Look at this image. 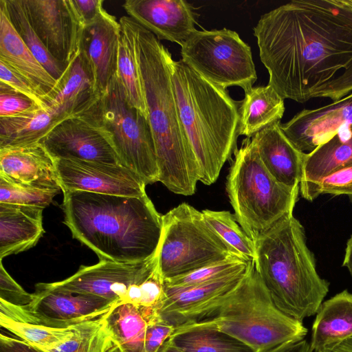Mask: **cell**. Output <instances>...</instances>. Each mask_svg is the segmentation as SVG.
I'll use <instances>...</instances> for the list:
<instances>
[{"label": "cell", "instance_id": "cell-38", "mask_svg": "<svg viewBox=\"0 0 352 352\" xmlns=\"http://www.w3.org/2000/svg\"><path fill=\"white\" fill-rule=\"evenodd\" d=\"M301 196L314 201L319 195H347L352 197V163L336 169L300 192Z\"/></svg>", "mask_w": 352, "mask_h": 352}, {"label": "cell", "instance_id": "cell-36", "mask_svg": "<svg viewBox=\"0 0 352 352\" xmlns=\"http://www.w3.org/2000/svg\"><path fill=\"white\" fill-rule=\"evenodd\" d=\"M250 261L232 256L188 274L165 280L169 287H181L215 280L246 268Z\"/></svg>", "mask_w": 352, "mask_h": 352}, {"label": "cell", "instance_id": "cell-44", "mask_svg": "<svg viewBox=\"0 0 352 352\" xmlns=\"http://www.w3.org/2000/svg\"><path fill=\"white\" fill-rule=\"evenodd\" d=\"M72 2L83 25L96 19L104 9L103 0H72Z\"/></svg>", "mask_w": 352, "mask_h": 352}, {"label": "cell", "instance_id": "cell-29", "mask_svg": "<svg viewBox=\"0 0 352 352\" xmlns=\"http://www.w3.org/2000/svg\"><path fill=\"white\" fill-rule=\"evenodd\" d=\"M350 163H352V125L341 127L332 139L307 153L300 182V192Z\"/></svg>", "mask_w": 352, "mask_h": 352}, {"label": "cell", "instance_id": "cell-20", "mask_svg": "<svg viewBox=\"0 0 352 352\" xmlns=\"http://www.w3.org/2000/svg\"><path fill=\"white\" fill-rule=\"evenodd\" d=\"M0 175L14 182L61 190L55 160L41 142L0 148Z\"/></svg>", "mask_w": 352, "mask_h": 352}, {"label": "cell", "instance_id": "cell-28", "mask_svg": "<svg viewBox=\"0 0 352 352\" xmlns=\"http://www.w3.org/2000/svg\"><path fill=\"white\" fill-rule=\"evenodd\" d=\"M167 342L184 352H256L220 330L210 318L176 327Z\"/></svg>", "mask_w": 352, "mask_h": 352}, {"label": "cell", "instance_id": "cell-12", "mask_svg": "<svg viewBox=\"0 0 352 352\" xmlns=\"http://www.w3.org/2000/svg\"><path fill=\"white\" fill-rule=\"evenodd\" d=\"M41 143L54 160L78 159L123 165L110 133L86 113L61 122Z\"/></svg>", "mask_w": 352, "mask_h": 352}, {"label": "cell", "instance_id": "cell-13", "mask_svg": "<svg viewBox=\"0 0 352 352\" xmlns=\"http://www.w3.org/2000/svg\"><path fill=\"white\" fill-rule=\"evenodd\" d=\"M28 18L50 54L65 68L78 54L83 24L72 0H22Z\"/></svg>", "mask_w": 352, "mask_h": 352}, {"label": "cell", "instance_id": "cell-10", "mask_svg": "<svg viewBox=\"0 0 352 352\" xmlns=\"http://www.w3.org/2000/svg\"><path fill=\"white\" fill-rule=\"evenodd\" d=\"M182 60L210 82L247 91L257 79L250 46L233 30H197L181 45Z\"/></svg>", "mask_w": 352, "mask_h": 352}, {"label": "cell", "instance_id": "cell-22", "mask_svg": "<svg viewBox=\"0 0 352 352\" xmlns=\"http://www.w3.org/2000/svg\"><path fill=\"white\" fill-rule=\"evenodd\" d=\"M98 95L91 72L79 51L45 100L58 115L67 119L80 113Z\"/></svg>", "mask_w": 352, "mask_h": 352}, {"label": "cell", "instance_id": "cell-11", "mask_svg": "<svg viewBox=\"0 0 352 352\" xmlns=\"http://www.w3.org/2000/svg\"><path fill=\"white\" fill-rule=\"evenodd\" d=\"M34 298L26 306L0 301V316L34 324L66 328L102 316L116 302L96 295L71 292L40 283Z\"/></svg>", "mask_w": 352, "mask_h": 352}, {"label": "cell", "instance_id": "cell-39", "mask_svg": "<svg viewBox=\"0 0 352 352\" xmlns=\"http://www.w3.org/2000/svg\"><path fill=\"white\" fill-rule=\"evenodd\" d=\"M0 82L25 95L40 107L47 106L45 94L26 78L0 60Z\"/></svg>", "mask_w": 352, "mask_h": 352}, {"label": "cell", "instance_id": "cell-2", "mask_svg": "<svg viewBox=\"0 0 352 352\" xmlns=\"http://www.w3.org/2000/svg\"><path fill=\"white\" fill-rule=\"evenodd\" d=\"M64 223L100 261L134 263L158 251L163 219L147 196L63 192Z\"/></svg>", "mask_w": 352, "mask_h": 352}, {"label": "cell", "instance_id": "cell-25", "mask_svg": "<svg viewBox=\"0 0 352 352\" xmlns=\"http://www.w3.org/2000/svg\"><path fill=\"white\" fill-rule=\"evenodd\" d=\"M157 316V313L153 309L120 301L103 315V319L120 352H145L146 327L148 321Z\"/></svg>", "mask_w": 352, "mask_h": 352}, {"label": "cell", "instance_id": "cell-14", "mask_svg": "<svg viewBox=\"0 0 352 352\" xmlns=\"http://www.w3.org/2000/svg\"><path fill=\"white\" fill-rule=\"evenodd\" d=\"M158 264L159 250L153 256L143 261H100L93 265H82L69 278L50 285L56 289L96 295L116 302L124 301L130 288L147 276Z\"/></svg>", "mask_w": 352, "mask_h": 352}, {"label": "cell", "instance_id": "cell-19", "mask_svg": "<svg viewBox=\"0 0 352 352\" xmlns=\"http://www.w3.org/2000/svg\"><path fill=\"white\" fill-rule=\"evenodd\" d=\"M122 7L159 39L181 45L196 30L195 13L184 0H126Z\"/></svg>", "mask_w": 352, "mask_h": 352}, {"label": "cell", "instance_id": "cell-35", "mask_svg": "<svg viewBox=\"0 0 352 352\" xmlns=\"http://www.w3.org/2000/svg\"><path fill=\"white\" fill-rule=\"evenodd\" d=\"M0 325L21 340L49 351L70 339L75 324L66 328H56L16 321L0 316Z\"/></svg>", "mask_w": 352, "mask_h": 352}, {"label": "cell", "instance_id": "cell-48", "mask_svg": "<svg viewBox=\"0 0 352 352\" xmlns=\"http://www.w3.org/2000/svg\"><path fill=\"white\" fill-rule=\"evenodd\" d=\"M342 266L348 270L352 276V235L346 242Z\"/></svg>", "mask_w": 352, "mask_h": 352}, {"label": "cell", "instance_id": "cell-40", "mask_svg": "<svg viewBox=\"0 0 352 352\" xmlns=\"http://www.w3.org/2000/svg\"><path fill=\"white\" fill-rule=\"evenodd\" d=\"M37 105L25 95L0 82V118L25 113Z\"/></svg>", "mask_w": 352, "mask_h": 352}, {"label": "cell", "instance_id": "cell-43", "mask_svg": "<svg viewBox=\"0 0 352 352\" xmlns=\"http://www.w3.org/2000/svg\"><path fill=\"white\" fill-rule=\"evenodd\" d=\"M175 330L173 325L162 320L159 316L151 319L146 329L145 352H159Z\"/></svg>", "mask_w": 352, "mask_h": 352}, {"label": "cell", "instance_id": "cell-30", "mask_svg": "<svg viewBox=\"0 0 352 352\" xmlns=\"http://www.w3.org/2000/svg\"><path fill=\"white\" fill-rule=\"evenodd\" d=\"M284 112V99L271 85L252 87L240 102L239 135L252 138L280 122Z\"/></svg>", "mask_w": 352, "mask_h": 352}, {"label": "cell", "instance_id": "cell-8", "mask_svg": "<svg viewBox=\"0 0 352 352\" xmlns=\"http://www.w3.org/2000/svg\"><path fill=\"white\" fill-rule=\"evenodd\" d=\"M91 116L110 133L122 164L146 185L159 182L154 140L148 118L128 102L116 74L104 92L80 113ZM78 114V115H79Z\"/></svg>", "mask_w": 352, "mask_h": 352}, {"label": "cell", "instance_id": "cell-15", "mask_svg": "<svg viewBox=\"0 0 352 352\" xmlns=\"http://www.w3.org/2000/svg\"><path fill=\"white\" fill-rule=\"evenodd\" d=\"M55 164L63 192L86 191L124 196L146 194L144 181L122 164L78 159H57Z\"/></svg>", "mask_w": 352, "mask_h": 352}, {"label": "cell", "instance_id": "cell-17", "mask_svg": "<svg viewBox=\"0 0 352 352\" xmlns=\"http://www.w3.org/2000/svg\"><path fill=\"white\" fill-rule=\"evenodd\" d=\"M347 125H352V92L326 106L305 109L280 124V127L289 141L307 153L327 142Z\"/></svg>", "mask_w": 352, "mask_h": 352}, {"label": "cell", "instance_id": "cell-47", "mask_svg": "<svg viewBox=\"0 0 352 352\" xmlns=\"http://www.w3.org/2000/svg\"><path fill=\"white\" fill-rule=\"evenodd\" d=\"M315 352H352V337L326 346Z\"/></svg>", "mask_w": 352, "mask_h": 352}, {"label": "cell", "instance_id": "cell-23", "mask_svg": "<svg viewBox=\"0 0 352 352\" xmlns=\"http://www.w3.org/2000/svg\"><path fill=\"white\" fill-rule=\"evenodd\" d=\"M44 208L0 203V260L34 247L45 230Z\"/></svg>", "mask_w": 352, "mask_h": 352}, {"label": "cell", "instance_id": "cell-50", "mask_svg": "<svg viewBox=\"0 0 352 352\" xmlns=\"http://www.w3.org/2000/svg\"><path fill=\"white\" fill-rule=\"evenodd\" d=\"M109 352H120L118 349L114 345L109 351Z\"/></svg>", "mask_w": 352, "mask_h": 352}, {"label": "cell", "instance_id": "cell-9", "mask_svg": "<svg viewBox=\"0 0 352 352\" xmlns=\"http://www.w3.org/2000/svg\"><path fill=\"white\" fill-rule=\"evenodd\" d=\"M162 219L159 261L164 280L239 256L206 223L202 212L186 203L173 208Z\"/></svg>", "mask_w": 352, "mask_h": 352}, {"label": "cell", "instance_id": "cell-5", "mask_svg": "<svg viewBox=\"0 0 352 352\" xmlns=\"http://www.w3.org/2000/svg\"><path fill=\"white\" fill-rule=\"evenodd\" d=\"M255 269L274 305L302 321L316 314L329 289L320 277L304 227L289 212L255 241Z\"/></svg>", "mask_w": 352, "mask_h": 352}, {"label": "cell", "instance_id": "cell-46", "mask_svg": "<svg viewBox=\"0 0 352 352\" xmlns=\"http://www.w3.org/2000/svg\"><path fill=\"white\" fill-rule=\"evenodd\" d=\"M256 352H313V350L310 344L303 339L288 342L271 349L260 350Z\"/></svg>", "mask_w": 352, "mask_h": 352}, {"label": "cell", "instance_id": "cell-45", "mask_svg": "<svg viewBox=\"0 0 352 352\" xmlns=\"http://www.w3.org/2000/svg\"><path fill=\"white\" fill-rule=\"evenodd\" d=\"M0 352H47L21 339L0 334Z\"/></svg>", "mask_w": 352, "mask_h": 352}, {"label": "cell", "instance_id": "cell-26", "mask_svg": "<svg viewBox=\"0 0 352 352\" xmlns=\"http://www.w3.org/2000/svg\"><path fill=\"white\" fill-rule=\"evenodd\" d=\"M352 337V293L347 289L322 302L311 328L310 346L316 351Z\"/></svg>", "mask_w": 352, "mask_h": 352}, {"label": "cell", "instance_id": "cell-4", "mask_svg": "<svg viewBox=\"0 0 352 352\" xmlns=\"http://www.w3.org/2000/svg\"><path fill=\"white\" fill-rule=\"evenodd\" d=\"M171 79L182 129L199 165V182L210 185L236 150L241 101L182 60L173 61Z\"/></svg>", "mask_w": 352, "mask_h": 352}, {"label": "cell", "instance_id": "cell-6", "mask_svg": "<svg viewBox=\"0 0 352 352\" xmlns=\"http://www.w3.org/2000/svg\"><path fill=\"white\" fill-rule=\"evenodd\" d=\"M218 328L254 351L301 340L307 333L302 321L282 312L250 261L245 275L221 306L209 317Z\"/></svg>", "mask_w": 352, "mask_h": 352}, {"label": "cell", "instance_id": "cell-42", "mask_svg": "<svg viewBox=\"0 0 352 352\" xmlns=\"http://www.w3.org/2000/svg\"><path fill=\"white\" fill-rule=\"evenodd\" d=\"M352 12V0H343ZM352 92V60L338 76L318 92L315 98H328L332 102L340 100Z\"/></svg>", "mask_w": 352, "mask_h": 352}, {"label": "cell", "instance_id": "cell-18", "mask_svg": "<svg viewBox=\"0 0 352 352\" xmlns=\"http://www.w3.org/2000/svg\"><path fill=\"white\" fill-rule=\"evenodd\" d=\"M120 32V22L104 9L96 19L83 27L79 50L99 94L104 92L117 74Z\"/></svg>", "mask_w": 352, "mask_h": 352}, {"label": "cell", "instance_id": "cell-31", "mask_svg": "<svg viewBox=\"0 0 352 352\" xmlns=\"http://www.w3.org/2000/svg\"><path fill=\"white\" fill-rule=\"evenodd\" d=\"M121 32L119 39L117 74L123 86L128 102L148 118V112L136 58L135 40L130 16L119 21Z\"/></svg>", "mask_w": 352, "mask_h": 352}, {"label": "cell", "instance_id": "cell-3", "mask_svg": "<svg viewBox=\"0 0 352 352\" xmlns=\"http://www.w3.org/2000/svg\"><path fill=\"white\" fill-rule=\"evenodd\" d=\"M131 24L155 144L159 182L175 194L192 195L200 173L175 101L171 79L174 60L154 34L131 18Z\"/></svg>", "mask_w": 352, "mask_h": 352}, {"label": "cell", "instance_id": "cell-27", "mask_svg": "<svg viewBox=\"0 0 352 352\" xmlns=\"http://www.w3.org/2000/svg\"><path fill=\"white\" fill-rule=\"evenodd\" d=\"M66 119L47 105L36 106L14 116L0 118V148L41 142Z\"/></svg>", "mask_w": 352, "mask_h": 352}, {"label": "cell", "instance_id": "cell-16", "mask_svg": "<svg viewBox=\"0 0 352 352\" xmlns=\"http://www.w3.org/2000/svg\"><path fill=\"white\" fill-rule=\"evenodd\" d=\"M248 267V265L221 278L198 285L166 286V296L157 311L159 317L175 328L209 318L240 283Z\"/></svg>", "mask_w": 352, "mask_h": 352}, {"label": "cell", "instance_id": "cell-34", "mask_svg": "<svg viewBox=\"0 0 352 352\" xmlns=\"http://www.w3.org/2000/svg\"><path fill=\"white\" fill-rule=\"evenodd\" d=\"M114 346L103 315L74 326L70 339L47 352H109Z\"/></svg>", "mask_w": 352, "mask_h": 352}, {"label": "cell", "instance_id": "cell-7", "mask_svg": "<svg viewBox=\"0 0 352 352\" xmlns=\"http://www.w3.org/2000/svg\"><path fill=\"white\" fill-rule=\"evenodd\" d=\"M226 191L236 221L255 241L294 211L300 187L278 182L263 164L254 140L246 138L234 152Z\"/></svg>", "mask_w": 352, "mask_h": 352}, {"label": "cell", "instance_id": "cell-33", "mask_svg": "<svg viewBox=\"0 0 352 352\" xmlns=\"http://www.w3.org/2000/svg\"><path fill=\"white\" fill-rule=\"evenodd\" d=\"M201 212L206 223L232 252L247 261H254V241L239 226L234 214L226 210L206 209Z\"/></svg>", "mask_w": 352, "mask_h": 352}, {"label": "cell", "instance_id": "cell-49", "mask_svg": "<svg viewBox=\"0 0 352 352\" xmlns=\"http://www.w3.org/2000/svg\"><path fill=\"white\" fill-rule=\"evenodd\" d=\"M159 352H184L172 345L167 341L163 344Z\"/></svg>", "mask_w": 352, "mask_h": 352}, {"label": "cell", "instance_id": "cell-41", "mask_svg": "<svg viewBox=\"0 0 352 352\" xmlns=\"http://www.w3.org/2000/svg\"><path fill=\"white\" fill-rule=\"evenodd\" d=\"M34 294L25 291L8 273L2 261L0 263V301L16 307L30 305Z\"/></svg>", "mask_w": 352, "mask_h": 352}, {"label": "cell", "instance_id": "cell-32", "mask_svg": "<svg viewBox=\"0 0 352 352\" xmlns=\"http://www.w3.org/2000/svg\"><path fill=\"white\" fill-rule=\"evenodd\" d=\"M9 19L23 43L36 60L56 80L65 67L47 50L28 18L22 0H5Z\"/></svg>", "mask_w": 352, "mask_h": 352}, {"label": "cell", "instance_id": "cell-37", "mask_svg": "<svg viewBox=\"0 0 352 352\" xmlns=\"http://www.w3.org/2000/svg\"><path fill=\"white\" fill-rule=\"evenodd\" d=\"M60 190L14 182L0 175V203L45 208Z\"/></svg>", "mask_w": 352, "mask_h": 352}, {"label": "cell", "instance_id": "cell-21", "mask_svg": "<svg viewBox=\"0 0 352 352\" xmlns=\"http://www.w3.org/2000/svg\"><path fill=\"white\" fill-rule=\"evenodd\" d=\"M276 122L257 133L252 138L260 158L271 175L282 184L300 187L306 153L298 150Z\"/></svg>", "mask_w": 352, "mask_h": 352}, {"label": "cell", "instance_id": "cell-24", "mask_svg": "<svg viewBox=\"0 0 352 352\" xmlns=\"http://www.w3.org/2000/svg\"><path fill=\"white\" fill-rule=\"evenodd\" d=\"M0 60L29 80L45 95L56 86L57 80L36 60L12 25L5 0H0Z\"/></svg>", "mask_w": 352, "mask_h": 352}, {"label": "cell", "instance_id": "cell-1", "mask_svg": "<svg viewBox=\"0 0 352 352\" xmlns=\"http://www.w3.org/2000/svg\"><path fill=\"white\" fill-rule=\"evenodd\" d=\"M254 35L268 85L283 99L315 98L352 60V12L343 0L291 1L263 14Z\"/></svg>", "mask_w": 352, "mask_h": 352}]
</instances>
